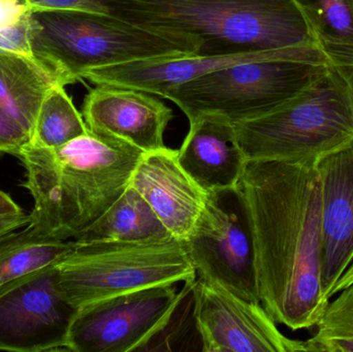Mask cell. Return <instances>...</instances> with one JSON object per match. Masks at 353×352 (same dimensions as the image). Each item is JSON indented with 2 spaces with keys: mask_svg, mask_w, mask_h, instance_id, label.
<instances>
[{
  "mask_svg": "<svg viewBox=\"0 0 353 352\" xmlns=\"http://www.w3.org/2000/svg\"><path fill=\"white\" fill-rule=\"evenodd\" d=\"M29 45L33 57L55 72L63 86L85 81L97 68L194 55L201 48L197 39L182 33L79 10L31 12Z\"/></svg>",
  "mask_w": 353,
  "mask_h": 352,
  "instance_id": "4",
  "label": "cell"
},
{
  "mask_svg": "<svg viewBox=\"0 0 353 352\" xmlns=\"http://www.w3.org/2000/svg\"><path fill=\"white\" fill-rule=\"evenodd\" d=\"M76 243L37 234L28 225L0 237V289L39 269L59 262Z\"/></svg>",
  "mask_w": 353,
  "mask_h": 352,
  "instance_id": "19",
  "label": "cell"
},
{
  "mask_svg": "<svg viewBox=\"0 0 353 352\" xmlns=\"http://www.w3.org/2000/svg\"><path fill=\"white\" fill-rule=\"evenodd\" d=\"M30 142V134L0 110V154L16 156Z\"/></svg>",
  "mask_w": 353,
  "mask_h": 352,
  "instance_id": "25",
  "label": "cell"
},
{
  "mask_svg": "<svg viewBox=\"0 0 353 352\" xmlns=\"http://www.w3.org/2000/svg\"><path fill=\"white\" fill-rule=\"evenodd\" d=\"M176 156L181 167L205 192L236 187L248 161L232 124L216 116L189 122L188 134Z\"/></svg>",
  "mask_w": 353,
  "mask_h": 352,
  "instance_id": "16",
  "label": "cell"
},
{
  "mask_svg": "<svg viewBox=\"0 0 353 352\" xmlns=\"http://www.w3.org/2000/svg\"><path fill=\"white\" fill-rule=\"evenodd\" d=\"M232 126L247 161H317L353 141V70L331 64L290 101Z\"/></svg>",
  "mask_w": 353,
  "mask_h": 352,
  "instance_id": "5",
  "label": "cell"
},
{
  "mask_svg": "<svg viewBox=\"0 0 353 352\" xmlns=\"http://www.w3.org/2000/svg\"><path fill=\"white\" fill-rule=\"evenodd\" d=\"M130 186L148 203L172 237L181 242L190 237L208 192L181 167L176 150L165 147L144 153Z\"/></svg>",
  "mask_w": 353,
  "mask_h": 352,
  "instance_id": "15",
  "label": "cell"
},
{
  "mask_svg": "<svg viewBox=\"0 0 353 352\" xmlns=\"http://www.w3.org/2000/svg\"><path fill=\"white\" fill-rule=\"evenodd\" d=\"M22 212H24L22 208L8 194L0 190V215L18 214Z\"/></svg>",
  "mask_w": 353,
  "mask_h": 352,
  "instance_id": "27",
  "label": "cell"
},
{
  "mask_svg": "<svg viewBox=\"0 0 353 352\" xmlns=\"http://www.w3.org/2000/svg\"><path fill=\"white\" fill-rule=\"evenodd\" d=\"M305 351L353 352V282L327 302Z\"/></svg>",
  "mask_w": 353,
  "mask_h": 352,
  "instance_id": "22",
  "label": "cell"
},
{
  "mask_svg": "<svg viewBox=\"0 0 353 352\" xmlns=\"http://www.w3.org/2000/svg\"><path fill=\"white\" fill-rule=\"evenodd\" d=\"M30 14L22 0H0V50L33 57L29 45Z\"/></svg>",
  "mask_w": 353,
  "mask_h": 352,
  "instance_id": "23",
  "label": "cell"
},
{
  "mask_svg": "<svg viewBox=\"0 0 353 352\" xmlns=\"http://www.w3.org/2000/svg\"><path fill=\"white\" fill-rule=\"evenodd\" d=\"M171 234L148 203L132 186L95 222L72 239L76 243L155 242Z\"/></svg>",
  "mask_w": 353,
  "mask_h": 352,
  "instance_id": "18",
  "label": "cell"
},
{
  "mask_svg": "<svg viewBox=\"0 0 353 352\" xmlns=\"http://www.w3.org/2000/svg\"><path fill=\"white\" fill-rule=\"evenodd\" d=\"M29 223V214L18 213V214L0 215V237L21 229Z\"/></svg>",
  "mask_w": 353,
  "mask_h": 352,
  "instance_id": "26",
  "label": "cell"
},
{
  "mask_svg": "<svg viewBox=\"0 0 353 352\" xmlns=\"http://www.w3.org/2000/svg\"><path fill=\"white\" fill-rule=\"evenodd\" d=\"M353 282V258L352 262H350V266L346 269L345 272L342 275L341 278L338 281L336 287H334L333 293H332V297L338 291H341V289H345L348 285L352 284ZM331 297V298H332Z\"/></svg>",
  "mask_w": 353,
  "mask_h": 352,
  "instance_id": "28",
  "label": "cell"
},
{
  "mask_svg": "<svg viewBox=\"0 0 353 352\" xmlns=\"http://www.w3.org/2000/svg\"><path fill=\"white\" fill-rule=\"evenodd\" d=\"M182 293L175 283L157 285L83 306L70 327L66 351H144L165 328Z\"/></svg>",
  "mask_w": 353,
  "mask_h": 352,
  "instance_id": "9",
  "label": "cell"
},
{
  "mask_svg": "<svg viewBox=\"0 0 353 352\" xmlns=\"http://www.w3.org/2000/svg\"><path fill=\"white\" fill-rule=\"evenodd\" d=\"M238 189L252 227L261 305L277 324L312 329L329 302L317 161H248Z\"/></svg>",
  "mask_w": 353,
  "mask_h": 352,
  "instance_id": "1",
  "label": "cell"
},
{
  "mask_svg": "<svg viewBox=\"0 0 353 352\" xmlns=\"http://www.w3.org/2000/svg\"><path fill=\"white\" fill-rule=\"evenodd\" d=\"M192 297L203 352L305 351L304 342L284 336L261 304L199 278Z\"/></svg>",
  "mask_w": 353,
  "mask_h": 352,
  "instance_id": "11",
  "label": "cell"
},
{
  "mask_svg": "<svg viewBox=\"0 0 353 352\" xmlns=\"http://www.w3.org/2000/svg\"><path fill=\"white\" fill-rule=\"evenodd\" d=\"M82 115L90 132L119 138L144 153L165 148L171 107L155 95L137 89L99 84L89 91Z\"/></svg>",
  "mask_w": 353,
  "mask_h": 352,
  "instance_id": "13",
  "label": "cell"
},
{
  "mask_svg": "<svg viewBox=\"0 0 353 352\" xmlns=\"http://www.w3.org/2000/svg\"><path fill=\"white\" fill-rule=\"evenodd\" d=\"M82 114L66 93L65 86L56 85L39 107L30 143L47 148L63 146L88 134Z\"/></svg>",
  "mask_w": 353,
  "mask_h": 352,
  "instance_id": "21",
  "label": "cell"
},
{
  "mask_svg": "<svg viewBox=\"0 0 353 352\" xmlns=\"http://www.w3.org/2000/svg\"><path fill=\"white\" fill-rule=\"evenodd\" d=\"M56 85L62 84L55 72L32 56L0 50V110L30 136L39 107Z\"/></svg>",
  "mask_w": 353,
  "mask_h": 352,
  "instance_id": "17",
  "label": "cell"
},
{
  "mask_svg": "<svg viewBox=\"0 0 353 352\" xmlns=\"http://www.w3.org/2000/svg\"><path fill=\"white\" fill-rule=\"evenodd\" d=\"M321 182V287L329 301L353 258V141L317 159Z\"/></svg>",
  "mask_w": 353,
  "mask_h": 352,
  "instance_id": "14",
  "label": "cell"
},
{
  "mask_svg": "<svg viewBox=\"0 0 353 352\" xmlns=\"http://www.w3.org/2000/svg\"><path fill=\"white\" fill-rule=\"evenodd\" d=\"M292 60L313 64H333L317 47L288 48L250 53L179 56L128 62L91 70L85 76L95 85L105 84L145 91L165 97L174 87L193 79L246 62Z\"/></svg>",
  "mask_w": 353,
  "mask_h": 352,
  "instance_id": "12",
  "label": "cell"
},
{
  "mask_svg": "<svg viewBox=\"0 0 353 352\" xmlns=\"http://www.w3.org/2000/svg\"><path fill=\"white\" fill-rule=\"evenodd\" d=\"M183 244L196 278L261 304L252 227L238 186L208 192L196 225Z\"/></svg>",
  "mask_w": 353,
  "mask_h": 352,
  "instance_id": "8",
  "label": "cell"
},
{
  "mask_svg": "<svg viewBox=\"0 0 353 352\" xmlns=\"http://www.w3.org/2000/svg\"><path fill=\"white\" fill-rule=\"evenodd\" d=\"M105 4L110 14L128 22L197 39L201 55L319 48L294 0H105Z\"/></svg>",
  "mask_w": 353,
  "mask_h": 352,
  "instance_id": "3",
  "label": "cell"
},
{
  "mask_svg": "<svg viewBox=\"0 0 353 352\" xmlns=\"http://www.w3.org/2000/svg\"><path fill=\"white\" fill-rule=\"evenodd\" d=\"M330 65L292 60L246 62L178 85L163 99L175 103L189 122L216 116L234 124L290 101Z\"/></svg>",
  "mask_w": 353,
  "mask_h": 352,
  "instance_id": "7",
  "label": "cell"
},
{
  "mask_svg": "<svg viewBox=\"0 0 353 352\" xmlns=\"http://www.w3.org/2000/svg\"><path fill=\"white\" fill-rule=\"evenodd\" d=\"M334 65L353 70V0H294Z\"/></svg>",
  "mask_w": 353,
  "mask_h": 352,
  "instance_id": "20",
  "label": "cell"
},
{
  "mask_svg": "<svg viewBox=\"0 0 353 352\" xmlns=\"http://www.w3.org/2000/svg\"><path fill=\"white\" fill-rule=\"evenodd\" d=\"M31 12L47 10H79L109 14L105 0H22Z\"/></svg>",
  "mask_w": 353,
  "mask_h": 352,
  "instance_id": "24",
  "label": "cell"
},
{
  "mask_svg": "<svg viewBox=\"0 0 353 352\" xmlns=\"http://www.w3.org/2000/svg\"><path fill=\"white\" fill-rule=\"evenodd\" d=\"M56 267L62 291L78 308L122 293L196 278L184 244L175 238L76 243Z\"/></svg>",
  "mask_w": 353,
  "mask_h": 352,
  "instance_id": "6",
  "label": "cell"
},
{
  "mask_svg": "<svg viewBox=\"0 0 353 352\" xmlns=\"http://www.w3.org/2000/svg\"><path fill=\"white\" fill-rule=\"evenodd\" d=\"M79 308L62 291L56 264L0 289V351H66Z\"/></svg>",
  "mask_w": 353,
  "mask_h": 352,
  "instance_id": "10",
  "label": "cell"
},
{
  "mask_svg": "<svg viewBox=\"0 0 353 352\" xmlns=\"http://www.w3.org/2000/svg\"><path fill=\"white\" fill-rule=\"evenodd\" d=\"M143 154L90 130L56 148L29 142L16 155L33 200L29 227L45 237L74 239L123 194Z\"/></svg>",
  "mask_w": 353,
  "mask_h": 352,
  "instance_id": "2",
  "label": "cell"
}]
</instances>
